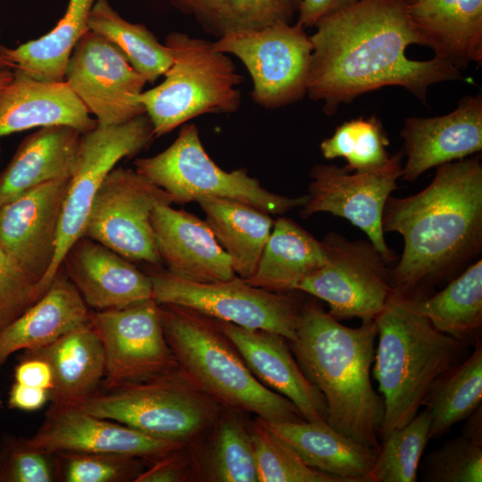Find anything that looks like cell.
Wrapping results in <instances>:
<instances>
[{
    "mask_svg": "<svg viewBox=\"0 0 482 482\" xmlns=\"http://www.w3.org/2000/svg\"><path fill=\"white\" fill-rule=\"evenodd\" d=\"M389 139L379 119L359 117L345 121L334 134L320 143L324 158L343 157L345 170L352 172L371 171L384 166L390 159Z\"/></svg>",
    "mask_w": 482,
    "mask_h": 482,
    "instance_id": "cell-37",
    "label": "cell"
},
{
    "mask_svg": "<svg viewBox=\"0 0 482 482\" xmlns=\"http://www.w3.org/2000/svg\"><path fill=\"white\" fill-rule=\"evenodd\" d=\"M214 320L261 383L291 401L304 420L328 423L323 395L306 378L284 337Z\"/></svg>",
    "mask_w": 482,
    "mask_h": 482,
    "instance_id": "cell-22",
    "label": "cell"
},
{
    "mask_svg": "<svg viewBox=\"0 0 482 482\" xmlns=\"http://www.w3.org/2000/svg\"><path fill=\"white\" fill-rule=\"evenodd\" d=\"M96 1L69 0L64 14L49 32L15 48L0 45L1 53L15 71L42 81H65L70 56L89 30V14Z\"/></svg>",
    "mask_w": 482,
    "mask_h": 482,
    "instance_id": "cell-31",
    "label": "cell"
},
{
    "mask_svg": "<svg viewBox=\"0 0 482 482\" xmlns=\"http://www.w3.org/2000/svg\"><path fill=\"white\" fill-rule=\"evenodd\" d=\"M412 302L438 331L465 343L476 342L482 327V260L469 265L441 291Z\"/></svg>",
    "mask_w": 482,
    "mask_h": 482,
    "instance_id": "cell-32",
    "label": "cell"
},
{
    "mask_svg": "<svg viewBox=\"0 0 482 482\" xmlns=\"http://www.w3.org/2000/svg\"><path fill=\"white\" fill-rule=\"evenodd\" d=\"M58 480L55 453L32 447L27 438L0 436V482H54Z\"/></svg>",
    "mask_w": 482,
    "mask_h": 482,
    "instance_id": "cell-42",
    "label": "cell"
},
{
    "mask_svg": "<svg viewBox=\"0 0 482 482\" xmlns=\"http://www.w3.org/2000/svg\"><path fill=\"white\" fill-rule=\"evenodd\" d=\"M69 181L44 183L0 206V245L46 291Z\"/></svg>",
    "mask_w": 482,
    "mask_h": 482,
    "instance_id": "cell-18",
    "label": "cell"
},
{
    "mask_svg": "<svg viewBox=\"0 0 482 482\" xmlns=\"http://www.w3.org/2000/svg\"><path fill=\"white\" fill-rule=\"evenodd\" d=\"M403 154V151L398 152L381 168L366 172L348 171L335 164L314 165L301 216L307 219L318 212H329L349 220L392 263L396 255L386 242L381 220L385 204L402 176Z\"/></svg>",
    "mask_w": 482,
    "mask_h": 482,
    "instance_id": "cell-15",
    "label": "cell"
},
{
    "mask_svg": "<svg viewBox=\"0 0 482 482\" xmlns=\"http://www.w3.org/2000/svg\"><path fill=\"white\" fill-rule=\"evenodd\" d=\"M135 170L184 204L217 197L238 201L270 214L282 215L303 207L307 195L284 196L264 188L245 169L226 171L208 155L194 124H183L174 142L162 152L135 161Z\"/></svg>",
    "mask_w": 482,
    "mask_h": 482,
    "instance_id": "cell-7",
    "label": "cell"
},
{
    "mask_svg": "<svg viewBox=\"0 0 482 482\" xmlns=\"http://www.w3.org/2000/svg\"><path fill=\"white\" fill-rule=\"evenodd\" d=\"M270 429L303 462L341 482H366L378 450L360 444L328 423L257 420Z\"/></svg>",
    "mask_w": 482,
    "mask_h": 482,
    "instance_id": "cell-27",
    "label": "cell"
},
{
    "mask_svg": "<svg viewBox=\"0 0 482 482\" xmlns=\"http://www.w3.org/2000/svg\"><path fill=\"white\" fill-rule=\"evenodd\" d=\"M88 27L118 47L146 82L154 83L172 63L170 48L145 25L121 17L109 0L96 1Z\"/></svg>",
    "mask_w": 482,
    "mask_h": 482,
    "instance_id": "cell-34",
    "label": "cell"
},
{
    "mask_svg": "<svg viewBox=\"0 0 482 482\" xmlns=\"http://www.w3.org/2000/svg\"><path fill=\"white\" fill-rule=\"evenodd\" d=\"M196 203L229 255L235 274L242 278L251 277L273 229L270 213L230 199L210 197Z\"/></svg>",
    "mask_w": 482,
    "mask_h": 482,
    "instance_id": "cell-30",
    "label": "cell"
},
{
    "mask_svg": "<svg viewBox=\"0 0 482 482\" xmlns=\"http://www.w3.org/2000/svg\"><path fill=\"white\" fill-rule=\"evenodd\" d=\"M165 45L172 63L164 80L137 97L155 137L197 116L238 110L243 78L226 54L214 49L212 42L178 31L168 34Z\"/></svg>",
    "mask_w": 482,
    "mask_h": 482,
    "instance_id": "cell-6",
    "label": "cell"
},
{
    "mask_svg": "<svg viewBox=\"0 0 482 482\" xmlns=\"http://www.w3.org/2000/svg\"><path fill=\"white\" fill-rule=\"evenodd\" d=\"M14 382L46 389L48 392L53 387V371L44 359L22 353L19 362L14 367Z\"/></svg>",
    "mask_w": 482,
    "mask_h": 482,
    "instance_id": "cell-44",
    "label": "cell"
},
{
    "mask_svg": "<svg viewBox=\"0 0 482 482\" xmlns=\"http://www.w3.org/2000/svg\"><path fill=\"white\" fill-rule=\"evenodd\" d=\"M427 482H481L482 444L461 435L429 453L423 464Z\"/></svg>",
    "mask_w": 482,
    "mask_h": 482,
    "instance_id": "cell-40",
    "label": "cell"
},
{
    "mask_svg": "<svg viewBox=\"0 0 482 482\" xmlns=\"http://www.w3.org/2000/svg\"><path fill=\"white\" fill-rule=\"evenodd\" d=\"M90 323L104 354L105 390L144 381L179 368L165 339L156 301L92 311Z\"/></svg>",
    "mask_w": 482,
    "mask_h": 482,
    "instance_id": "cell-14",
    "label": "cell"
},
{
    "mask_svg": "<svg viewBox=\"0 0 482 482\" xmlns=\"http://www.w3.org/2000/svg\"><path fill=\"white\" fill-rule=\"evenodd\" d=\"M326 262L304 278L295 291L329 305L335 319L375 320L394 293L389 264L369 240L352 241L329 232L321 240Z\"/></svg>",
    "mask_w": 482,
    "mask_h": 482,
    "instance_id": "cell-11",
    "label": "cell"
},
{
    "mask_svg": "<svg viewBox=\"0 0 482 482\" xmlns=\"http://www.w3.org/2000/svg\"><path fill=\"white\" fill-rule=\"evenodd\" d=\"M430 425L431 414L426 407L383 438L366 482H416L420 461L430 439Z\"/></svg>",
    "mask_w": 482,
    "mask_h": 482,
    "instance_id": "cell-36",
    "label": "cell"
},
{
    "mask_svg": "<svg viewBox=\"0 0 482 482\" xmlns=\"http://www.w3.org/2000/svg\"><path fill=\"white\" fill-rule=\"evenodd\" d=\"M45 292L40 282L18 266L0 245V329L21 315Z\"/></svg>",
    "mask_w": 482,
    "mask_h": 482,
    "instance_id": "cell-43",
    "label": "cell"
},
{
    "mask_svg": "<svg viewBox=\"0 0 482 482\" xmlns=\"http://www.w3.org/2000/svg\"><path fill=\"white\" fill-rule=\"evenodd\" d=\"M250 436L259 482H341L307 466L291 447L258 421Z\"/></svg>",
    "mask_w": 482,
    "mask_h": 482,
    "instance_id": "cell-38",
    "label": "cell"
},
{
    "mask_svg": "<svg viewBox=\"0 0 482 482\" xmlns=\"http://www.w3.org/2000/svg\"><path fill=\"white\" fill-rule=\"evenodd\" d=\"M377 337L375 320L346 327L315 301L303 303L291 350L306 378L323 395L328 424L378 450L382 396L370 379Z\"/></svg>",
    "mask_w": 482,
    "mask_h": 482,
    "instance_id": "cell-3",
    "label": "cell"
},
{
    "mask_svg": "<svg viewBox=\"0 0 482 482\" xmlns=\"http://www.w3.org/2000/svg\"><path fill=\"white\" fill-rule=\"evenodd\" d=\"M58 480L64 482H127L143 471V459L116 453H55Z\"/></svg>",
    "mask_w": 482,
    "mask_h": 482,
    "instance_id": "cell-39",
    "label": "cell"
},
{
    "mask_svg": "<svg viewBox=\"0 0 482 482\" xmlns=\"http://www.w3.org/2000/svg\"><path fill=\"white\" fill-rule=\"evenodd\" d=\"M80 140L81 133L65 125L42 127L27 136L0 172V206L44 183L71 179Z\"/></svg>",
    "mask_w": 482,
    "mask_h": 482,
    "instance_id": "cell-24",
    "label": "cell"
},
{
    "mask_svg": "<svg viewBox=\"0 0 482 482\" xmlns=\"http://www.w3.org/2000/svg\"><path fill=\"white\" fill-rule=\"evenodd\" d=\"M212 46L243 62L253 80L251 97L258 105L277 109L307 94L312 43L297 22L229 32Z\"/></svg>",
    "mask_w": 482,
    "mask_h": 482,
    "instance_id": "cell-10",
    "label": "cell"
},
{
    "mask_svg": "<svg viewBox=\"0 0 482 482\" xmlns=\"http://www.w3.org/2000/svg\"><path fill=\"white\" fill-rule=\"evenodd\" d=\"M165 339L179 369L197 389L265 421H303L295 405L261 383L217 326L196 311L158 303Z\"/></svg>",
    "mask_w": 482,
    "mask_h": 482,
    "instance_id": "cell-5",
    "label": "cell"
},
{
    "mask_svg": "<svg viewBox=\"0 0 482 482\" xmlns=\"http://www.w3.org/2000/svg\"><path fill=\"white\" fill-rule=\"evenodd\" d=\"M4 409V401H3V398H2V395L0 393V412L1 411Z\"/></svg>",
    "mask_w": 482,
    "mask_h": 482,
    "instance_id": "cell-52",
    "label": "cell"
},
{
    "mask_svg": "<svg viewBox=\"0 0 482 482\" xmlns=\"http://www.w3.org/2000/svg\"><path fill=\"white\" fill-rule=\"evenodd\" d=\"M481 402L482 344L478 338L472 353L441 374L426 394L422 405L431 414L429 437H441L481 406Z\"/></svg>",
    "mask_w": 482,
    "mask_h": 482,
    "instance_id": "cell-33",
    "label": "cell"
},
{
    "mask_svg": "<svg viewBox=\"0 0 482 482\" xmlns=\"http://www.w3.org/2000/svg\"><path fill=\"white\" fill-rule=\"evenodd\" d=\"M407 160L401 178L414 181L428 170L482 150V96L462 97L451 112L409 117L400 132Z\"/></svg>",
    "mask_w": 482,
    "mask_h": 482,
    "instance_id": "cell-19",
    "label": "cell"
},
{
    "mask_svg": "<svg viewBox=\"0 0 482 482\" xmlns=\"http://www.w3.org/2000/svg\"><path fill=\"white\" fill-rule=\"evenodd\" d=\"M212 457L218 481L259 482L251 436L237 420L220 424Z\"/></svg>",
    "mask_w": 482,
    "mask_h": 482,
    "instance_id": "cell-41",
    "label": "cell"
},
{
    "mask_svg": "<svg viewBox=\"0 0 482 482\" xmlns=\"http://www.w3.org/2000/svg\"><path fill=\"white\" fill-rule=\"evenodd\" d=\"M62 268L92 311L124 308L154 298L148 274L85 236L71 245Z\"/></svg>",
    "mask_w": 482,
    "mask_h": 482,
    "instance_id": "cell-21",
    "label": "cell"
},
{
    "mask_svg": "<svg viewBox=\"0 0 482 482\" xmlns=\"http://www.w3.org/2000/svg\"><path fill=\"white\" fill-rule=\"evenodd\" d=\"M154 268L148 275L157 303L184 306L214 320L273 332L288 342L296 337L303 301L289 292L257 287L238 276L213 283L192 282Z\"/></svg>",
    "mask_w": 482,
    "mask_h": 482,
    "instance_id": "cell-9",
    "label": "cell"
},
{
    "mask_svg": "<svg viewBox=\"0 0 482 482\" xmlns=\"http://www.w3.org/2000/svg\"><path fill=\"white\" fill-rule=\"evenodd\" d=\"M91 310L61 267L45 294L0 329V370L18 351L44 346L87 323Z\"/></svg>",
    "mask_w": 482,
    "mask_h": 482,
    "instance_id": "cell-25",
    "label": "cell"
},
{
    "mask_svg": "<svg viewBox=\"0 0 482 482\" xmlns=\"http://www.w3.org/2000/svg\"><path fill=\"white\" fill-rule=\"evenodd\" d=\"M175 369L154 378L118 388L98 391L79 405L150 436L183 443L214 419V401Z\"/></svg>",
    "mask_w": 482,
    "mask_h": 482,
    "instance_id": "cell-8",
    "label": "cell"
},
{
    "mask_svg": "<svg viewBox=\"0 0 482 482\" xmlns=\"http://www.w3.org/2000/svg\"><path fill=\"white\" fill-rule=\"evenodd\" d=\"M100 125L145 114L138 96L147 83L112 43L88 30L75 46L64 79Z\"/></svg>",
    "mask_w": 482,
    "mask_h": 482,
    "instance_id": "cell-16",
    "label": "cell"
},
{
    "mask_svg": "<svg viewBox=\"0 0 482 482\" xmlns=\"http://www.w3.org/2000/svg\"><path fill=\"white\" fill-rule=\"evenodd\" d=\"M407 1H408L409 3H411V2H413V1H415V0H407Z\"/></svg>",
    "mask_w": 482,
    "mask_h": 482,
    "instance_id": "cell-53",
    "label": "cell"
},
{
    "mask_svg": "<svg viewBox=\"0 0 482 482\" xmlns=\"http://www.w3.org/2000/svg\"><path fill=\"white\" fill-rule=\"evenodd\" d=\"M49 392L46 389L14 382L8 393L7 405L11 409L34 411L49 402Z\"/></svg>",
    "mask_w": 482,
    "mask_h": 482,
    "instance_id": "cell-47",
    "label": "cell"
},
{
    "mask_svg": "<svg viewBox=\"0 0 482 482\" xmlns=\"http://www.w3.org/2000/svg\"><path fill=\"white\" fill-rule=\"evenodd\" d=\"M49 453H102L156 462L180 450L182 443L150 436L128 425L95 416L78 406L50 405L37 431L27 438Z\"/></svg>",
    "mask_w": 482,
    "mask_h": 482,
    "instance_id": "cell-17",
    "label": "cell"
},
{
    "mask_svg": "<svg viewBox=\"0 0 482 482\" xmlns=\"http://www.w3.org/2000/svg\"><path fill=\"white\" fill-rule=\"evenodd\" d=\"M14 67L0 51V70H13Z\"/></svg>",
    "mask_w": 482,
    "mask_h": 482,
    "instance_id": "cell-51",
    "label": "cell"
},
{
    "mask_svg": "<svg viewBox=\"0 0 482 482\" xmlns=\"http://www.w3.org/2000/svg\"><path fill=\"white\" fill-rule=\"evenodd\" d=\"M302 0H195L190 13L203 29L219 38L239 30L291 23Z\"/></svg>",
    "mask_w": 482,
    "mask_h": 482,
    "instance_id": "cell-35",
    "label": "cell"
},
{
    "mask_svg": "<svg viewBox=\"0 0 482 482\" xmlns=\"http://www.w3.org/2000/svg\"><path fill=\"white\" fill-rule=\"evenodd\" d=\"M23 353L50 365L54 376L50 405L77 406L97 393L103 383L104 354L90 320L44 346Z\"/></svg>",
    "mask_w": 482,
    "mask_h": 482,
    "instance_id": "cell-28",
    "label": "cell"
},
{
    "mask_svg": "<svg viewBox=\"0 0 482 482\" xmlns=\"http://www.w3.org/2000/svg\"><path fill=\"white\" fill-rule=\"evenodd\" d=\"M154 245L170 274L192 282L213 283L236 277L230 259L205 220L171 204L151 214Z\"/></svg>",
    "mask_w": 482,
    "mask_h": 482,
    "instance_id": "cell-20",
    "label": "cell"
},
{
    "mask_svg": "<svg viewBox=\"0 0 482 482\" xmlns=\"http://www.w3.org/2000/svg\"><path fill=\"white\" fill-rule=\"evenodd\" d=\"M175 452L154 462L151 468L143 470L134 482H179L185 479L184 466Z\"/></svg>",
    "mask_w": 482,
    "mask_h": 482,
    "instance_id": "cell-46",
    "label": "cell"
},
{
    "mask_svg": "<svg viewBox=\"0 0 482 482\" xmlns=\"http://www.w3.org/2000/svg\"><path fill=\"white\" fill-rule=\"evenodd\" d=\"M358 0H302L297 13V23L312 28L320 20L355 4Z\"/></svg>",
    "mask_w": 482,
    "mask_h": 482,
    "instance_id": "cell-45",
    "label": "cell"
},
{
    "mask_svg": "<svg viewBox=\"0 0 482 482\" xmlns=\"http://www.w3.org/2000/svg\"><path fill=\"white\" fill-rule=\"evenodd\" d=\"M172 204L168 193L135 170L115 167L93 200L83 236L131 262L162 268L150 219L156 206Z\"/></svg>",
    "mask_w": 482,
    "mask_h": 482,
    "instance_id": "cell-13",
    "label": "cell"
},
{
    "mask_svg": "<svg viewBox=\"0 0 482 482\" xmlns=\"http://www.w3.org/2000/svg\"><path fill=\"white\" fill-rule=\"evenodd\" d=\"M322 241L289 218L274 221L248 284L274 292L295 291L297 285L326 262Z\"/></svg>",
    "mask_w": 482,
    "mask_h": 482,
    "instance_id": "cell-29",
    "label": "cell"
},
{
    "mask_svg": "<svg viewBox=\"0 0 482 482\" xmlns=\"http://www.w3.org/2000/svg\"><path fill=\"white\" fill-rule=\"evenodd\" d=\"M13 72L12 79L0 88V137L54 125L83 134L97 125L66 81H42Z\"/></svg>",
    "mask_w": 482,
    "mask_h": 482,
    "instance_id": "cell-23",
    "label": "cell"
},
{
    "mask_svg": "<svg viewBox=\"0 0 482 482\" xmlns=\"http://www.w3.org/2000/svg\"><path fill=\"white\" fill-rule=\"evenodd\" d=\"M375 321L373 373L384 403L383 439L417 415L432 383L462 361L467 343L436 329L412 300L395 292Z\"/></svg>",
    "mask_w": 482,
    "mask_h": 482,
    "instance_id": "cell-4",
    "label": "cell"
},
{
    "mask_svg": "<svg viewBox=\"0 0 482 482\" xmlns=\"http://www.w3.org/2000/svg\"><path fill=\"white\" fill-rule=\"evenodd\" d=\"M482 413L481 406L472 412L463 426V436L482 444Z\"/></svg>",
    "mask_w": 482,
    "mask_h": 482,
    "instance_id": "cell-48",
    "label": "cell"
},
{
    "mask_svg": "<svg viewBox=\"0 0 482 482\" xmlns=\"http://www.w3.org/2000/svg\"><path fill=\"white\" fill-rule=\"evenodd\" d=\"M384 233L396 232L403 253L390 270L393 291L412 301L456 275L482 250V163L478 155L436 167L432 181L406 197L389 196Z\"/></svg>",
    "mask_w": 482,
    "mask_h": 482,
    "instance_id": "cell-2",
    "label": "cell"
},
{
    "mask_svg": "<svg viewBox=\"0 0 482 482\" xmlns=\"http://www.w3.org/2000/svg\"><path fill=\"white\" fill-rule=\"evenodd\" d=\"M174 7L185 13H190L195 0H168Z\"/></svg>",
    "mask_w": 482,
    "mask_h": 482,
    "instance_id": "cell-49",
    "label": "cell"
},
{
    "mask_svg": "<svg viewBox=\"0 0 482 482\" xmlns=\"http://www.w3.org/2000/svg\"><path fill=\"white\" fill-rule=\"evenodd\" d=\"M155 135L145 113L115 125H97L81 134L79 158L70 179L60 220L56 251L43 285L48 288L71 246L83 236L93 200L106 176L125 158L147 148Z\"/></svg>",
    "mask_w": 482,
    "mask_h": 482,
    "instance_id": "cell-12",
    "label": "cell"
},
{
    "mask_svg": "<svg viewBox=\"0 0 482 482\" xmlns=\"http://www.w3.org/2000/svg\"><path fill=\"white\" fill-rule=\"evenodd\" d=\"M314 28L307 95L322 101L327 114L384 87H402L425 102L430 86L462 79L460 70L440 58L407 57L409 46H426L407 0H358Z\"/></svg>",
    "mask_w": 482,
    "mask_h": 482,
    "instance_id": "cell-1",
    "label": "cell"
},
{
    "mask_svg": "<svg viewBox=\"0 0 482 482\" xmlns=\"http://www.w3.org/2000/svg\"><path fill=\"white\" fill-rule=\"evenodd\" d=\"M410 17L440 58L458 70L482 62V0H415Z\"/></svg>",
    "mask_w": 482,
    "mask_h": 482,
    "instance_id": "cell-26",
    "label": "cell"
},
{
    "mask_svg": "<svg viewBox=\"0 0 482 482\" xmlns=\"http://www.w3.org/2000/svg\"><path fill=\"white\" fill-rule=\"evenodd\" d=\"M13 76V70H0V88L8 84Z\"/></svg>",
    "mask_w": 482,
    "mask_h": 482,
    "instance_id": "cell-50",
    "label": "cell"
}]
</instances>
